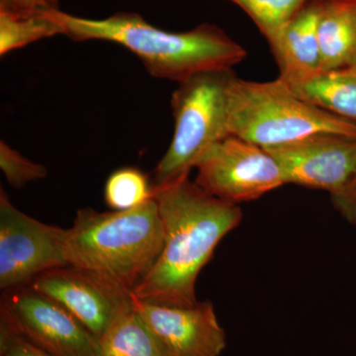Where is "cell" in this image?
Here are the masks:
<instances>
[{"label":"cell","instance_id":"1","mask_svg":"<svg viewBox=\"0 0 356 356\" xmlns=\"http://www.w3.org/2000/svg\"><path fill=\"white\" fill-rule=\"evenodd\" d=\"M154 196L165 245L134 296L161 305H194L199 273L222 238L240 225L242 209L211 195L189 177L154 191Z\"/></svg>","mask_w":356,"mask_h":356},{"label":"cell","instance_id":"2","mask_svg":"<svg viewBox=\"0 0 356 356\" xmlns=\"http://www.w3.org/2000/svg\"><path fill=\"white\" fill-rule=\"evenodd\" d=\"M62 35L76 42H113L140 58L152 76L182 83L196 74L233 70L247 58V51L221 28L203 23L185 32H168L152 25L140 14L115 13L91 19L53 13Z\"/></svg>","mask_w":356,"mask_h":356},{"label":"cell","instance_id":"3","mask_svg":"<svg viewBox=\"0 0 356 356\" xmlns=\"http://www.w3.org/2000/svg\"><path fill=\"white\" fill-rule=\"evenodd\" d=\"M165 245V229L156 199L132 209L77 211L67 229L65 257L69 266L95 271L134 291L158 261Z\"/></svg>","mask_w":356,"mask_h":356},{"label":"cell","instance_id":"4","mask_svg":"<svg viewBox=\"0 0 356 356\" xmlns=\"http://www.w3.org/2000/svg\"><path fill=\"white\" fill-rule=\"evenodd\" d=\"M229 135L270 149L318 133L356 138V123L301 99L284 81L255 83L232 76L228 86Z\"/></svg>","mask_w":356,"mask_h":356},{"label":"cell","instance_id":"5","mask_svg":"<svg viewBox=\"0 0 356 356\" xmlns=\"http://www.w3.org/2000/svg\"><path fill=\"white\" fill-rule=\"evenodd\" d=\"M233 70L203 72L178 83L170 106L175 131L154 170L153 191L189 177L203 154L229 136L228 86Z\"/></svg>","mask_w":356,"mask_h":356},{"label":"cell","instance_id":"6","mask_svg":"<svg viewBox=\"0 0 356 356\" xmlns=\"http://www.w3.org/2000/svg\"><path fill=\"white\" fill-rule=\"evenodd\" d=\"M0 329L53 356H100L99 339L67 309L29 284L2 293Z\"/></svg>","mask_w":356,"mask_h":356},{"label":"cell","instance_id":"7","mask_svg":"<svg viewBox=\"0 0 356 356\" xmlns=\"http://www.w3.org/2000/svg\"><path fill=\"white\" fill-rule=\"evenodd\" d=\"M195 168V182L201 188L236 205L286 184L280 163L268 151L234 135L213 145Z\"/></svg>","mask_w":356,"mask_h":356},{"label":"cell","instance_id":"8","mask_svg":"<svg viewBox=\"0 0 356 356\" xmlns=\"http://www.w3.org/2000/svg\"><path fill=\"white\" fill-rule=\"evenodd\" d=\"M67 229L44 224L17 209L0 191V289L22 286L40 274L69 266Z\"/></svg>","mask_w":356,"mask_h":356},{"label":"cell","instance_id":"9","mask_svg":"<svg viewBox=\"0 0 356 356\" xmlns=\"http://www.w3.org/2000/svg\"><path fill=\"white\" fill-rule=\"evenodd\" d=\"M33 289L67 309L98 339L135 308L133 291L102 274L81 267H58L29 283Z\"/></svg>","mask_w":356,"mask_h":356},{"label":"cell","instance_id":"10","mask_svg":"<svg viewBox=\"0 0 356 356\" xmlns=\"http://www.w3.org/2000/svg\"><path fill=\"white\" fill-rule=\"evenodd\" d=\"M280 163L286 184L341 191L356 172V138L318 133L266 149Z\"/></svg>","mask_w":356,"mask_h":356},{"label":"cell","instance_id":"11","mask_svg":"<svg viewBox=\"0 0 356 356\" xmlns=\"http://www.w3.org/2000/svg\"><path fill=\"white\" fill-rule=\"evenodd\" d=\"M135 306L170 356H220L226 348V332L209 301L168 306L135 298Z\"/></svg>","mask_w":356,"mask_h":356},{"label":"cell","instance_id":"12","mask_svg":"<svg viewBox=\"0 0 356 356\" xmlns=\"http://www.w3.org/2000/svg\"><path fill=\"white\" fill-rule=\"evenodd\" d=\"M322 0H309L271 41L268 42L287 84L307 81L322 72L318 22Z\"/></svg>","mask_w":356,"mask_h":356},{"label":"cell","instance_id":"13","mask_svg":"<svg viewBox=\"0 0 356 356\" xmlns=\"http://www.w3.org/2000/svg\"><path fill=\"white\" fill-rule=\"evenodd\" d=\"M318 40L322 72L356 63V0H322Z\"/></svg>","mask_w":356,"mask_h":356},{"label":"cell","instance_id":"14","mask_svg":"<svg viewBox=\"0 0 356 356\" xmlns=\"http://www.w3.org/2000/svg\"><path fill=\"white\" fill-rule=\"evenodd\" d=\"M288 86L301 99L356 123V63Z\"/></svg>","mask_w":356,"mask_h":356},{"label":"cell","instance_id":"15","mask_svg":"<svg viewBox=\"0 0 356 356\" xmlns=\"http://www.w3.org/2000/svg\"><path fill=\"white\" fill-rule=\"evenodd\" d=\"M99 343L100 356H170L136 306L107 330Z\"/></svg>","mask_w":356,"mask_h":356},{"label":"cell","instance_id":"16","mask_svg":"<svg viewBox=\"0 0 356 356\" xmlns=\"http://www.w3.org/2000/svg\"><path fill=\"white\" fill-rule=\"evenodd\" d=\"M53 11L16 13L0 10V56L3 57L40 40L62 35V28Z\"/></svg>","mask_w":356,"mask_h":356},{"label":"cell","instance_id":"17","mask_svg":"<svg viewBox=\"0 0 356 356\" xmlns=\"http://www.w3.org/2000/svg\"><path fill=\"white\" fill-rule=\"evenodd\" d=\"M153 197L152 182L142 170L132 166L117 170L105 184V202L114 211L132 209Z\"/></svg>","mask_w":356,"mask_h":356},{"label":"cell","instance_id":"18","mask_svg":"<svg viewBox=\"0 0 356 356\" xmlns=\"http://www.w3.org/2000/svg\"><path fill=\"white\" fill-rule=\"evenodd\" d=\"M252 18L267 42L271 41L309 0H229Z\"/></svg>","mask_w":356,"mask_h":356},{"label":"cell","instance_id":"19","mask_svg":"<svg viewBox=\"0 0 356 356\" xmlns=\"http://www.w3.org/2000/svg\"><path fill=\"white\" fill-rule=\"evenodd\" d=\"M0 168L7 182L16 189L30 182L43 179L48 175L46 166L25 158L4 140L0 142Z\"/></svg>","mask_w":356,"mask_h":356},{"label":"cell","instance_id":"20","mask_svg":"<svg viewBox=\"0 0 356 356\" xmlns=\"http://www.w3.org/2000/svg\"><path fill=\"white\" fill-rule=\"evenodd\" d=\"M0 356H53L22 337L0 329Z\"/></svg>","mask_w":356,"mask_h":356},{"label":"cell","instance_id":"21","mask_svg":"<svg viewBox=\"0 0 356 356\" xmlns=\"http://www.w3.org/2000/svg\"><path fill=\"white\" fill-rule=\"evenodd\" d=\"M331 198L339 214L356 226V172L341 191L331 194Z\"/></svg>","mask_w":356,"mask_h":356},{"label":"cell","instance_id":"22","mask_svg":"<svg viewBox=\"0 0 356 356\" xmlns=\"http://www.w3.org/2000/svg\"><path fill=\"white\" fill-rule=\"evenodd\" d=\"M58 0H0V10L16 13H44L60 9Z\"/></svg>","mask_w":356,"mask_h":356}]
</instances>
